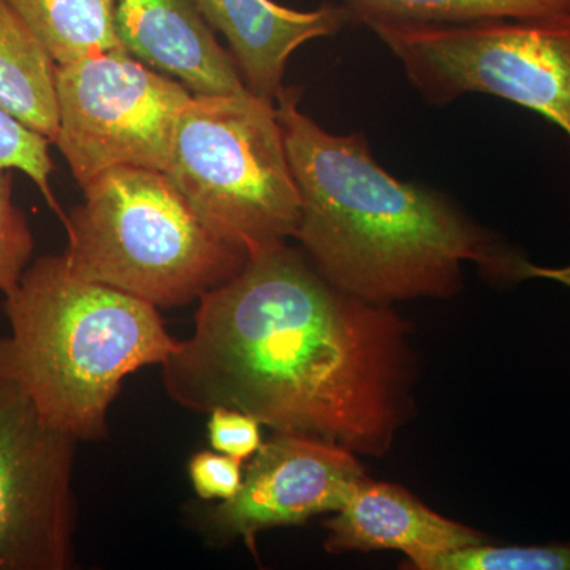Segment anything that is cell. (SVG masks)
I'll use <instances>...</instances> for the list:
<instances>
[{
	"mask_svg": "<svg viewBox=\"0 0 570 570\" xmlns=\"http://www.w3.org/2000/svg\"><path fill=\"white\" fill-rule=\"evenodd\" d=\"M243 461L224 453L198 452L189 461V478L195 493L205 501H228L242 489Z\"/></svg>",
	"mask_w": 570,
	"mask_h": 570,
	"instance_id": "obj_20",
	"label": "cell"
},
{
	"mask_svg": "<svg viewBox=\"0 0 570 570\" xmlns=\"http://www.w3.org/2000/svg\"><path fill=\"white\" fill-rule=\"evenodd\" d=\"M262 423L246 412L216 407L209 412L208 439L216 452L239 461L249 460L262 448Z\"/></svg>",
	"mask_w": 570,
	"mask_h": 570,
	"instance_id": "obj_19",
	"label": "cell"
},
{
	"mask_svg": "<svg viewBox=\"0 0 570 570\" xmlns=\"http://www.w3.org/2000/svg\"><path fill=\"white\" fill-rule=\"evenodd\" d=\"M3 311L10 330L0 336V382L78 442L107 436L124 379L163 365L179 344L156 306L81 279L63 254L29 265Z\"/></svg>",
	"mask_w": 570,
	"mask_h": 570,
	"instance_id": "obj_3",
	"label": "cell"
},
{
	"mask_svg": "<svg viewBox=\"0 0 570 570\" xmlns=\"http://www.w3.org/2000/svg\"><path fill=\"white\" fill-rule=\"evenodd\" d=\"M115 20L130 55L195 96L247 89L234 56L220 47L195 0H115Z\"/></svg>",
	"mask_w": 570,
	"mask_h": 570,
	"instance_id": "obj_10",
	"label": "cell"
},
{
	"mask_svg": "<svg viewBox=\"0 0 570 570\" xmlns=\"http://www.w3.org/2000/svg\"><path fill=\"white\" fill-rule=\"evenodd\" d=\"M524 279L553 281V283L564 285L570 291V265L550 268V266H539L528 261L524 265Z\"/></svg>",
	"mask_w": 570,
	"mask_h": 570,
	"instance_id": "obj_21",
	"label": "cell"
},
{
	"mask_svg": "<svg viewBox=\"0 0 570 570\" xmlns=\"http://www.w3.org/2000/svg\"><path fill=\"white\" fill-rule=\"evenodd\" d=\"M82 193L63 224V257L81 279L174 307L200 299L246 264L245 250L212 234L164 171L122 165Z\"/></svg>",
	"mask_w": 570,
	"mask_h": 570,
	"instance_id": "obj_4",
	"label": "cell"
},
{
	"mask_svg": "<svg viewBox=\"0 0 570 570\" xmlns=\"http://www.w3.org/2000/svg\"><path fill=\"white\" fill-rule=\"evenodd\" d=\"M58 62L6 0H0V107L43 134L59 135Z\"/></svg>",
	"mask_w": 570,
	"mask_h": 570,
	"instance_id": "obj_13",
	"label": "cell"
},
{
	"mask_svg": "<svg viewBox=\"0 0 570 570\" xmlns=\"http://www.w3.org/2000/svg\"><path fill=\"white\" fill-rule=\"evenodd\" d=\"M420 570H570V542L547 546H478L431 558Z\"/></svg>",
	"mask_w": 570,
	"mask_h": 570,
	"instance_id": "obj_16",
	"label": "cell"
},
{
	"mask_svg": "<svg viewBox=\"0 0 570 570\" xmlns=\"http://www.w3.org/2000/svg\"><path fill=\"white\" fill-rule=\"evenodd\" d=\"M77 444L0 382V570L73 568Z\"/></svg>",
	"mask_w": 570,
	"mask_h": 570,
	"instance_id": "obj_8",
	"label": "cell"
},
{
	"mask_svg": "<svg viewBox=\"0 0 570 570\" xmlns=\"http://www.w3.org/2000/svg\"><path fill=\"white\" fill-rule=\"evenodd\" d=\"M52 142L43 134L21 122L17 116L0 107V170H20L39 187L52 212L66 224L62 212L51 189V174L55 163L50 156Z\"/></svg>",
	"mask_w": 570,
	"mask_h": 570,
	"instance_id": "obj_17",
	"label": "cell"
},
{
	"mask_svg": "<svg viewBox=\"0 0 570 570\" xmlns=\"http://www.w3.org/2000/svg\"><path fill=\"white\" fill-rule=\"evenodd\" d=\"M59 63L124 48L115 0H6ZM126 50V48H124Z\"/></svg>",
	"mask_w": 570,
	"mask_h": 570,
	"instance_id": "obj_14",
	"label": "cell"
},
{
	"mask_svg": "<svg viewBox=\"0 0 570 570\" xmlns=\"http://www.w3.org/2000/svg\"><path fill=\"white\" fill-rule=\"evenodd\" d=\"M55 145L81 187L110 168L167 174L176 124L193 92L119 48L56 70Z\"/></svg>",
	"mask_w": 570,
	"mask_h": 570,
	"instance_id": "obj_7",
	"label": "cell"
},
{
	"mask_svg": "<svg viewBox=\"0 0 570 570\" xmlns=\"http://www.w3.org/2000/svg\"><path fill=\"white\" fill-rule=\"evenodd\" d=\"M36 239L13 200V175L0 170V294L10 295L31 262Z\"/></svg>",
	"mask_w": 570,
	"mask_h": 570,
	"instance_id": "obj_18",
	"label": "cell"
},
{
	"mask_svg": "<svg viewBox=\"0 0 570 570\" xmlns=\"http://www.w3.org/2000/svg\"><path fill=\"white\" fill-rule=\"evenodd\" d=\"M363 480L365 472L351 450L276 433L250 456L238 493L208 510L204 531L214 543L243 539L254 549L261 531L343 509Z\"/></svg>",
	"mask_w": 570,
	"mask_h": 570,
	"instance_id": "obj_9",
	"label": "cell"
},
{
	"mask_svg": "<svg viewBox=\"0 0 570 570\" xmlns=\"http://www.w3.org/2000/svg\"><path fill=\"white\" fill-rule=\"evenodd\" d=\"M426 102L490 94L557 124L570 141V11L464 24H374Z\"/></svg>",
	"mask_w": 570,
	"mask_h": 570,
	"instance_id": "obj_6",
	"label": "cell"
},
{
	"mask_svg": "<svg viewBox=\"0 0 570 570\" xmlns=\"http://www.w3.org/2000/svg\"><path fill=\"white\" fill-rule=\"evenodd\" d=\"M214 32L230 47L246 88L276 102L283 92L284 70L296 48L333 36L352 24L346 6L296 11L273 0H195Z\"/></svg>",
	"mask_w": 570,
	"mask_h": 570,
	"instance_id": "obj_11",
	"label": "cell"
},
{
	"mask_svg": "<svg viewBox=\"0 0 570 570\" xmlns=\"http://www.w3.org/2000/svg\"><path fill=\"white\" fill-rule=\"evenodd\" d=\"M352 24H464L568 13L570 0H346Z\"/></svg>",
	"mask_w": 570,
	"mask_h": 570,
	"instance_id": "obj_15",
	"label": "cell"
},
{
	"mask_svg": "<svg viewBox=\"0 0 570 570\" xmlns=\"http://www.w3.org/2000/svg\"><path fill=\"white\" fill-rule=\"evenodd\" d=\"M299 97L284 88L275 102L299 197L295 238L328 283L389 306L455 294L464 262L527 281V258L494 243L444 195L387 174L365 134L326 132L299 111Z\"/></svg>",
	"mask_w": 570,
	"mask_h": 570,
	"instance_id": "obj_2",
	"label": "cell"
},
{
	"mask_svg": "<svg viewBox=\"0 0 570 570\" xmlns=\"http://www.w3.org/2000/svg\"><path fill=\"white\" fill-rule=\"evenodd\" d=\"M167 175L205 227L247 257L295 238L299 197L276 104L249 89L193 94Z\"/></svg>",
	"mask_w": 570,
	"mask_h": 570,
	"instance_id": "obj_5",
	"label": "cell"
},
{
	"mask_svg": "<svg viewBox=\"0 0 570 570\" xmlns=\"http://www.w3.org/2000/svg\"><path fill=\"white\" fill-rule=\"evenodd\" d=\"M326 550H397L422 569L431 558L483 543L471 528L438 515L406 490L363 480L337 515L326 521Z\"/></svg>",
	"mask_w": 570,
	"mask_h": 570,
	"instance_id": "obj_12",
	"label": "cell"
},
{
	"mask_svg": "<svg viewBox=\"0 0 570 570\" xmlns=\"http://www.w3.org/2000/svg\"><path fill=\"white\" fill-rule=\"evenodd\" d=\"M406 324L341 291L287 245L249 255L200 298L193 336L163 363L165 392L209 414L382 455L406 419Z\"/></svg>",
	"mask_w": 570,
	"mask_h": 570,
	"instance_id": "obj_1",
	"label": "cell"
}]
</instances>
